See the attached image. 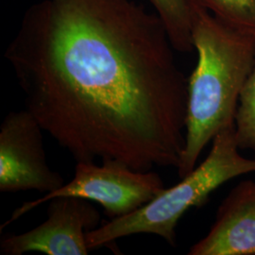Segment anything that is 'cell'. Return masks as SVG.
Returning <instances> with one entry per match:
<instances>
[{
	"mask_svg": "<svg viewBox=\"0 0 255 255\" xmlns=\"http://www.w3.org/2000/svg\"><path fill=\"white\" fill-rule=\"evenodd\" d=\"M163 21L135 0H41L5 57L26 109L77 162L179 168L188 80Z\"/></svg>",
	"mask_w": 255,
	"mask_h": 255,
	"instance_id": "1",
	"label": "cell"
},
{
	"mask_svg": "<svg viewBox=\"0 0 255 255\" xmlns=\"http://www.w3.org/2000/svg\"><path fill=\"white\" fill-rule=\"evenodd\" d=\"M198 63L188 79L185 147L180 179L196 167L202 150L222 129L235 125L241 90L255 64V36L202 9L193 31Z\"/></svg>",
	"mask_w": 255,
	"mask_h": 255,
	"instance_id": "2",
	"label": "cell"
},
{
	"mask_svg": "<svg viewBox=\"0 0 255 255\" xmlns=\"http://www.w3.org/2000/svg\"><path fill=\"white\" fill-rule=\"evenodd\" d=\"M235 129L232 125L219 132L205 160L179 183L165 188L136 211L89 231L86 234L89 250L112 248L118 239L138 234L158 236L174 246L176 227L188 210L202 206L225 182L255 172V160L239 153Z\"/></svg>",
	"mask_w": 255,
	"mask_h": 255,
	"instance_id": "3",
	"label": "cell"
},
{
	"mask_svg": "<svg viewBox=\"0 0 255 255\" xmlns=\"http://www.w3.org/2000/svg\"><path fill=\"white\" fill-rule=\"evenodd\" d=\"M164 189L159 174L150 170H134L116 160H104L101 165L95 162H77L72 181L40 199L24 202L0 226V231L58 197H76L98 202L112 219L136 211Z\"/></svg>",
	"mask_w": 255,
	"mask_h": 255,
	"instance_id": "4",
	"label": "cell"
},
{
	"mask_svg": "<svg viewBox=\"0 0 255 255\" xmlns=\"http://www.w3.org/2000/svg\"><path fill=\"white\" fill-rule=\"evenodd\" d=\"M43 128L26 108L11 111L0 127V192L50 193L64 184L46 162Z\"/></svg>",
	"mask_w": 255,
	"mask_h": 255,
	"instance_id": "5",
	"label": "cell"
},
{
	"mask_svg": "<svg viewBox=\"0 0 255 255\" xmlns=\"http://www.w3.org/2000/svg\"><path fill=\"white\" fill-rule=\"evenodd\" d=\"M48 202L45 222L26 233L7 235L1 238V255L89 254L86 234L101 223L99 210L91 201L76 197H58Z\"/></svg>",
	"mask_w": 255,
	"mask_h": 255,
	"instance_id": "6",
	"label": "cell"
},
{
	"mask_svg": "<svg viewBox=\"0 0 255 255\" xmlns=\"http://www.w3.org/2000/svg\"><path fill=\"white\" fill-rule=\"evenodd\" d=\"M189 255H255V182H240L220 204L206 237Z\"/></svg>",
	"mask_w": 255,
	"mask_h": 255,
	"instance_id": "7",
	"label": "cell"
},
{
	"mask_svg": "<svg viewBox=\"0 0 255 255\" xmlns=\"http://www.w3.org/2000/svg\"><path fill=\"white\" fill-rule=\"evenodd\" d=\"M163 21L175 50L187 53L194 49L193 31L202 9L200 0H149Z\"/></svg>",
	"mask_w": 255,
	"mask_h": 255,
	"instance_id": "8",
	"label": "cell"
},
{
	"mask_svg": "<svg viewBox=\"0 0 255 255\" xmlns=\"http://www.w3.org/2000/svg\"><path fill=\"white\" fill-rule=\"evenodd\" d=\"M224 24L255 36V0H200Z\"/></svg>",
	"mask_w": 255,
	"mask_h": 255,
	"instance_id": "9",
	"label": "cell"
},
{
	"mask_svg": "<svg viewBox=\"0 0 255 255\" xmlns=\"http://www.w3.org/2000/svg\"><path fill=\"white\" fill-rule=\"evenodd\" d=\"M235 127L238 147L255 151V64L239 96Z\"/></svg>",
	"mask_w": 255,
	"mask_h": 255,
	"instance_id": "10",
	"label": "cell"
}]
</instances>
